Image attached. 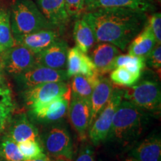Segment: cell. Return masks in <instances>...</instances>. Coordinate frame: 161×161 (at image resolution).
Here are the masks:
<instances>
[{"label":"cell","instance_id":"cell-38","mask_svg":"<svg viewBox=\"0 0 161 161\" xmlns=\"http://www.w3.org/2000/svg\"><path fill=\"white\" fill-rule=\"evenodd\" d=\"M0 161H5V160H4V159H3V158H2L1 156H0Z\"/></svg>","mask_w":161,"mask_h":161},{"label":"cell","instance_id":"cell-13","mask_svg":"<svg viewBox=\"0 0 161 161\" xmlns=\"http://www.w3.org/2000/svg\"><path fill=\"white\" fill-rule=\"evenodd\" d=\"M66 67L69 78L76 75L89 77L100 75L90 57L80 51L77 46L68 51Z\"/></svg>","mask_w":161,"mask_h":161},{"label":"cell","instance_id":"cell-30","mask_svg":"<svg viewBox=\"0 0 161 161\" xmlns=\"http://www.w3.org/2000/svg\"><path fill=\"white\" fill-rule=\"evenodd\" d=\"M65 9L69 17H79L84 11L85 0H64Z\"/></svg>","mask_w":161,"mask_h":161},{"label":"cell","instance_id":"cell-31","mask_svg":"<svg viewBox=\"0 0 161 161\" xmlns=\"http://www.w3.org/2000/svg\"><path fill=\"white\" fill-rule=\"evenodd\" d=\"M146 63L151 67L155 69H159L160 71L161 69V47L160 45L157 43L155 46L153 48L148 55L145 58Z\"/></svg>","mask_w":161,"mask_h":161},{"label":"cell","instance_id":"cell-20","mask_svg":"<svg viewBox=\"0 0 161 161\" xmlns=\"http://www.w3.org/2000/svg\"><path fill=\"white\" fill-rule=\"evenodd\" d=\"M156 44L155 37L147 22L142 31L130 43L128 55L146 58Z\"/></svg>","mask_w":161,"mask_h":161},{"label":"cell","instance_id":"cell-24","mask_svg":"<svg viewBox=\"0 0 161 161\" xmlns=\"http://www.w3.org/2000/svg\"><path fill=\"white\" fill-rule=\"evenodd\" d=\"M72 94L78 97L90 99L94 88L99 80L101 75L89 77L82 75L72 76Z\"/></svg>","mask_w":161,"mask_h":161},{"label":"cell","instance_id":"cell-11","mask_svg":"<svg viewBox=\"0 0 161 161\" xmlns=\"http://www.w3.org/2000/svg\"><path fill=\"white\" fill-rule=\"evenodd\" d=\"M67 114L70 124L78 133L80 140H84L86 137V130L89 129L90 125V99L72 94Z\"/></svg>","mask_w":161,"mask_h":161},{"label":"cell","instance_id":"cell-18","mask_svg":"<svg viewBox=\"0 0 161 161\" xmlns=\"http://www.w3.org/2000/svg\"><path fill=\"white\" fill-rule=\"evenodd\" d=\"M118 47L108 43H101L94 48L91 53V60L100 75L113 70L114 60L120 55Z\"/></svg>","mask_w":161,"mask_h":161},{"label":"cell","instance_id":"cell-8","mask_svg":"<svg viewBox=\"0 0 161 161\" xmlns=\"http://www.w3.org/2000/svg\"><path fill=\"white\" fill-rule=\"evenodd\" d=\"M19 86L24 90L49 82L66 81L69 79L66 69H54L39 64L14 76Z\"/></svg>","mask_w":161,"mask_h":161},{"label":"cell","instance_id":"cell-26","mask_svg":"<svg viewBox=\"0 0 161 161\" xmlns=\"http://www.w3.org/2000/svg\"><path fill=\"white\" fill-rule=\"evenodd\" d=\"M145 66H146V60L144 57L130 55H119L114 60L113 69L119 66H123L132 73L141 76Z\"/></svg>","mask_w":161,"mask_h":161},{"label":"cell","instance_id":"cell-5","mask_svg":"<svg viewBox=\"0 0 161 161\" xmlns=\"http://www.w3.org/2000/svg\"><path fill=\"white\" fill-rule=\"evenodd\" d=\"M123 98L145 111L160 109V86L154 80H142L124 90Z\"/></svg>","mask_w":161,"mask_h":161},{"label":"cell","instance_id":"cell-39","mask_svg":"<svg viewBox=\"0 0 161 161\" xmlns=\"http://www.w3.org/2000/svg\"><path fill=\"white\" fill-rule=\"evenodd\" d=\"M158 2H160V0H158Z\"/></svg>","mask_w":161,"mask_h":161},{"label":"cell","instance_id":"cell-1","mask_svg":"<svg viewBox=\"0 0 161 161\" xmlns=\"http://www.w3.org/2000/svg\"><path fill=\"white\" fill-rule=\"evenodd\" d=\"M82 17L91 27L96 42L111 43L122 51L148 22L146 13L119 8H96Z\"/></svg>","mask_w":161,"mask_h":161},{"label":"cell","instance_id":"cell-17","mask_svg":"<svg viewBox=\"0 0 161 161\" xmlns=\"http://www.w3.org/2000/svg\"><path fill=\"white\" fill-rule=\"evenodd\" d=\"M114 88L110 79L104 77L100 78L90 98V118L89 128L109 101Z\"/></svg>","mask_w":161,"mask_h":161},{"label":"cell","instance_id":"cell-32","mask_svg":"<svg viewBox=\"0 0 161 161\" xmlns=\"http://www.w3.org/2000/svg\"><path fill=\"white\" fill-rule=\"evenodd\" d=\"M148 24L154 34L157 43H161V14L154 13L148 19Z\"/></svg>","mask_w":161,"mask_h":161},{"label":"cell","instance_id":"cell-21","mask_svg":"<svg viewBox=\"0 0 161 161\" xmlns=\"http://www.w3.org/2000/svg\"><path fill=\"white\" fill-rule=\"evenodd\" d=\"M119 8L146 13L156 10L154 0H98L91 11L96 8Z\"/></svg>","mask_w":161,"mask_h":161},{"label":"cell","instance_id":"cell-25","mask_svg":"<svg viewBox=\"0 0 161 161\" xmlns=\"http://www.w3.org/2000/svg\"><path fill=\"white\" fill-rule=\"evenodd\" d=\"M15 45L11 31L9 11L0 8V53Z\"/></svg>","mask_w":161,"mask_h":161},{"label":"cell","instance_id":"cell-33","mask_svg":"<svg viewBox=\"0 0 161 161\" xmlns=\"http://www.w3.org/2000/svg\"><path fill=\"white\" fill-rule=\"evenodd\" d=\"M75 161H95L94 151L90 145H83L78 151Z\"/></svg>","mask_w":161,"mask_h":161},{"label":"cell","instance_id":"cell-6","mask_svg":"<svg viewBox=\"0 0 161 161\" xmlns=\"http://www.w3.org/2000/svg\"><path fill=\"white\" fill-rule=\"evenodd\" d=\"M123 90L114 88L109 101L89 128V136L95 146H98L108 138L114 116L120 102L123 99Z\"/></svg>","mask_w":161,"mask_h":161},{"label":"cell","instance_id":"cell-28","mask_svg":"<svg viewBox=\"0 0 161 161\" xmlns=\"http://www.w3.org/2000/svg\"><path fill=\"white\" fill-rule=\"evenodd\" d=\"M140 77L141 76L135 75L128 71L123 66H119L113 69L110 73V79L113 84L130 87L136 84Z\"/></svg>","mask_w":161,"mask_h":161},{"label":"cell","instance_id":"cell-4","mask_svg":"<svg viewBox=\"0 0 161 161\" xmlns=\"http://www.w3.org/2000/svg\"><path fill=\"white\" fill-rule=\"evenodd\" d=\"M46 155L56 161H72L73 145L66 125L59 122L46 128L41 139Z\"/></svg>","mask_w":161,"mask_h":161},{"label":"cell","instance_id":"cell-16","mask_svg":"<svg viewBox=\"0 0 161 161\" xmlns=\"http://www.w3.org/2000/svg\"><path fill=\"white\" fill-rule=\"evenodd\" d=\"M11 121L8 134L7 136L12 140L17 143L26 140H35L41 142L37 128L25 114H19Z\"/></svg>","mask_w":161,"mask_h":161},{"label":"cell","instance_id":"cell-35","mask_svg":"<svg viewBox=\"0 0 161 161\" xmlns=\"http://www.w3.org/2000/svg\"><path fill=\"white\" fill-rule=\"evenodd\" d=\"M98 0H85V8H84V11H91L93 6L96 3Z\"/></svg>","mask_w":161,"mask_h":161},{"label":"cell","instance_id":"cell-19","mask_svg":"<svg viewBox=\"0 0 161 161\" xmlns=\"http://www.w3.org/2000/svg\"><path fill=\"white\" fill-rule=\"evenodd\" d=\"M131 158L138 161H161V140L153 135L141 142L130 152Z\"/></svg>","mask_w":161,"mask_h":161},{"label":"cell","instance_id":"cell-10","mask_svg":"<svg viewBox=\"0 0 161 161\" xmlns=\"http://www.w3.org/2000/svg\"><path fill=\"white\" fill-rule=\"evenodd\" d=\"M69 104V91L63 96L50 101L47 103L30 108L31 116L43 123H55L60 122L68 113Z\"/></svg>","mask_w":161,"mask_h":161},{"label":"cell","instance_id":"cell-7","mask_svg":"<svg viewBox=\"0 0 161 161\" xmlns=\"http://www.w3.org/2000/svg\"><path fill=\"white\" fill-rule=\"evenodd\" d=\"M5 72L16 76L37 65L36 53L21 45H14L1 52Z\"/></svg>","mask_w":161,"mask_h":161},{"label":"cell","instance_id":"cell-34","mask_svg":"<svg viewBox=\"0 0 161 161\" xmlns=\"http://www.w3.org/2000/svg\"><path fill=\"white\" fill-rule=\"evenodd\" d=\"M5 84V69H4L3 59H2L1 54H0V86Z\"/></svg>","mask_w":161,"mask_h":161},{"label":"cell","instance_id":"cell-12","mask_svg":"<svg viewBox=\"0 0 161 161\" xmlns=\"http://www.w3.org/2000/svg\"><path fill=\"white\" fill-rule=\"evenodd\" d=\"M68 51L66 42L58 39L49 47L36 53L37 64L54 69H65Z\"/></svg>","mask_w":161,"mask_h":161},{"label":"cell","instance_id":"cell-15","mask_svg":"<svg viewBox=\"0 0 161 161\" xmlns=\"http://www.w3.org/2000/svg\"><path fill=\"white\" fill-rule=\"evenodd\" d=\"M36 5L55 29L62 30L69 17L65 9L64 0H35Z\"/></svg>","mask_w":161,"mask_h":161},{"label":"cell","instance_id":"cell-3","mask_svg":"<svg viewBox=\"0 0 161 161\" xmlns=\"http://www.w3.org/2000/svg\"><path fill=\"white\" fill-rule=\"evenodd\" d=\"M9 13L14 38L43 29H55L32 0H15Z\"/></svg>","mask_w":161,"mask_h":161},{"label":"cell","instance_id":"cell-27","mask_svg":"<svg viewBox=\"0 0 161 161\" xmlns=\"http://www.w3.org/2000/svg\"><path fill=\"white\" fill-rule=\"evenodd\" d=\"M0 156L5 161H23L24 158L20 152L18 143L6 136L0 142Z\"/></svg>","mask_w":161,"mask_h":161},{"label":"cell","instance_id":"cell-14","mask_svg":"<svg viewBox=\"0 0 161 161\" xmlns=\"http://www.w3.org/2000/svg\"><path fill=\"white\" fill-rule=\"evenodd\" d=\"M15 45H21L35 53H38L49 47L59 38L57 29H43L14 38Z\"/></svg>","mask_w":161,"mask_h":161},{"label":"cell","instance_id":"cell-36","mask_svg":"<svg viewBox=\"0 0 161 161\" xmlns=\"http://www.w3.org/2000/svg\"><path fill=\"white\" fill-rule=\"evenodd\" d=\"M23 161H52L49 157H46L43 158H37V159H29V160H24Z\"/></svg>","mask_w":161,"mask_h":161},{"label":"cell","instance_id":"cell-22","mask_svg":"<svg viewBox=\"0 0 161 161\" xmlns=\"http://www.w3.org/2000/svg\"><path fill=\"white\" fill-rule=\"evenodd\" d=\"M73 37L76 46L85 54L90 51L96 42L95 36L91 27L83 17L77 19L75 23Z\"/></svg>","mask_w":161,"mask_h":161},{"label":"cell","instance_id":"cell-9","mask_svg":"<svg viewBox=\"0 0 161 161\" xmlns=\"http://www.w3.org/2000/svg\"><path fill=\"white\" fill-rule=\"evenodd\" d=\"M69 88L65 81L49 82L24 90L23 98L29 108L66 95Z\"/></svg>","mask_w":161,"mask_h":161},{"label":"cell","instance_id":"cell-37","mask_svg":"<svg viewBox=\"0 0 161 161\" xmlns=\"http://www.w3.org/2000/svg\"><path fill=\"white\" fill-rule=\"evenodd\" d=\"M125 161H138L137 160H136V159H134V158H131V157H130V158H127L125 160Z\"/></svg>","mask_w":161,"mask_h":161},{"label":"cell","instance_id":"cell-2","mask_svg":"<svg viewBox=\"0 0 161 161\" xmlns=\"http://www.w3.org/2000/svg\"><path fill=\"white\" fill-rule=\"evenodd\" d=\"M146 121L145 110L122 99L114 116L107 140L120 144L129 143L140 135Z\"/></svg>","mask_w":161,"mask_h":161},{"label":"cell","instance_id":"cell-29","mask_svg":"<svg viewBox=\"0 0 161 161\" xmlns=\"http://www.w3.org/2000/svg\"><path fill=\"white\" fill-rule=\"evenodd\" d=\"M20 152L23 154L24 160L43 158L47 157L41 142L35 140H26L18 143Z\"/></svg>","mask_w":161,"mask_h":161},{"label":"cell","instance_id":"cell-23","mask_svg":"<svg viewBox=\"0 0 161 161\" xmlns=\"http://www.w3.org/2000/svg\"><path fill=\"white\" fill-rule=\"evenodd\" d=\"M15 110L11 90L7 84L0 86V133L5 130Z\"/></svg>","mask_w":161,"mask_h":161}]
</instances>
